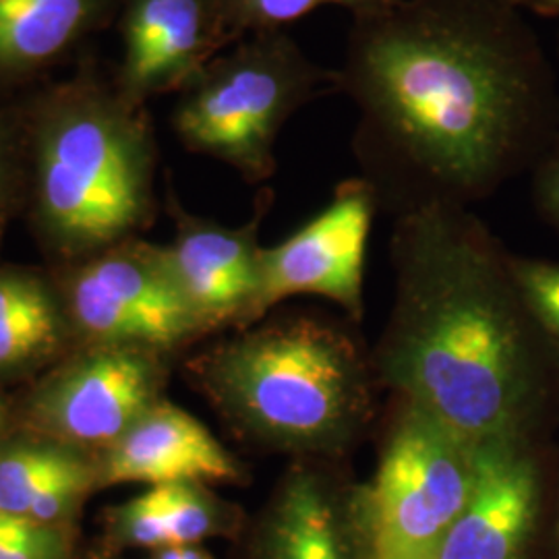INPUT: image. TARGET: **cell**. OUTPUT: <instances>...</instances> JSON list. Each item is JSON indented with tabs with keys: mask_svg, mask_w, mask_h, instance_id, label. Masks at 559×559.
<instances>
[{
	"mask_svg": "<svg viewBox=\"0 0 559 559\" xmlns=\"http://www.w3.org/2000/svg\"><path fill=\"white\" fill-rule=\"evenodd\" d=\"M59 336L57 305L41 282L0 272V371L50 355Z\"/></svg>",
	"mask_w": 559,
	"mask_h": 559,
	"instance_id": "16",
	"label": "cell"
},
{
	"mask_svg": "<svg viewBox=\"0 0 559 559\" xmlns=\"http://www.w3.org/2000/svg\"><path fill=\"white\" fill-rule=\"evenodd\" d=\"M75 480H94L78 454L48 443L17 445L0 456V512L27 519L41 498Z\"/></svg>",
	"mask_w": 559,
	"mask_h": 559,
	"instance_id": "17",
	"label": "cell"
},
{
	"mask_svg": "<svg viewBox=\"0 0 559 559\" xmlns=\"http://www.w3.org/2000/svg\"><path fill=\"white\" fill-rule=\"evenodd\" d=\"M520 299L547 336L559 348V265L545 261H520L512 265Z\"/></svg>",
	"mask_w": 559,
	"mask_h": 559,
	"instance_id": "20",
	"label": "cell"
},
{
	"mask_svg": "<svg viewBox=\"0 0 559 559\" xmlns=\"http://www.w3.org/2000/svg\"><path fill=\"white\" fill-rule=\"evenodd\" d=\"M115 537L133 547L158 551L173 547L162 487H150L145 493L127 501L112 512Z\"/></svg>",
	"mask_w": 559,
	"mask_h": 559,
	"instance_id": "19",
	"label": "cell"
},
{
	"mask_svg": "<svg viewBox=\"0 0 559 559\" xmlns=\"http://www.w3.org/2000/svg\"><path fill=\"white\" fill-rule=\"evenodd\" d=\"M540 195L549 212L559 221V156L551 162L540 180Z\"/></svg>",
	"mask_w": 559,
	"mask_h": 559,
	"instance_id": "23",
	"label": "cell"
},
{
	"mask_svg": "<svg viewBox=\"0 0 559 559\" xmlns=\"http://www.w3.org/2000/svg\"><path fill=\"white\" fill-rule=\"evenodd\" d=\"M173 545H200L233 528L235 510L224 506L201 483L162 485Z\"/></svg>",
	"mask_w": 559,
	"mask_h": 559,
	"instance_id": "18",
	"label": "cell"
},
{
	"mask_svg": "<svg viewBox=\"0 0 559 559\" xmlns=\"http://www.w3.org/2000/svg\"><path fill=\"white\" fill-rule=\"evenodd\" d=\"M260 253L253 228L230 230L200 222L158 249L162 265L201 328L247 320L260 288Z\"/></svg>",
	"mask_w": 559,
	"mask_h": 559,
	"instance_id": "13",
	"label": "cell"
},
{
	"mask_svg": "<svg viewBox=\"0 0 559 559\" xmlns=\"http://www.w3.org/2000/svg\"><path fill=\"white\" fill-rule=\"evenodd\" d=\"M200 373L228 419L284 452H338L369 417L359 348L320 320L276 321L230 340L203 359Z\"/></svg>",
	"mask_w": 559,
	"mask_h": 559,
	"instance_id": "3",
	"label": "cell"
},
{
	"mask_svg": "<svg viewBox=\"0 0 559 559\" xmlns=\"http://www.w3.org/2000/svg\"><path fill=\"white\" fill-rule=\"evenodd\" d=\"M537 2H543V4H547V7L559 9V0H537Z\"/></svg>",
	"mask_w": 559,
	"mask_h": 559,
	"instance_id": "25",
	"label": "cell"
},
{
	"mask_svg": "<svg viewBox=\"0 0 559 559\" xmlns=\"http://www.w3.org/2000/svg\"><path fill=\"white\" fill-rule=\"evenodd\" d=\"M67 554L59 526L0 512V559H64Z\"/></svg>",
	"mask_w": 559,
	"mask_h": 559,
	"instance_id": "21",
	"label": "cell"
},
{
	"mask_svg": "<svg viewBox=\"0 0 559 559\" xmlns=\"http://www.w3.org/2000/svg\"><path fill=\"white\" fill-rule=\"evenodd\" d=\"M71 309L81 330L108 346L170 348L201 330L162 265L158 247L90 263L73 282Z\"/></svg>",
	"mask_w": 559,
	"mask_h": 559,
	"instance_id": "8",
	"label": "cell"
},
{
	"mask_svg": "<svg viewBox=\"0 0 559 559\" xmlns=\"http://www.w3.org/2000/svg\"><path fill=\"white\" fill-rule=\"evenodd\" d=\"M214 32L205 0H131L124 80L135 92L164 90L187 78Z\"/></svg>",
	"mask_w": 559,
	"mask_h": 559,
	"instance_id": "14",
	"label": "cell"
},
{
	"mask_svg": "<svg viewBox=\"0 0 559 559\" xmlns=\"http://www.w3.org/2000/svg\"><path fill=\"white\" fill-rule=\"evenodd\" d=\"M394 258L381 378L468 440L522 433L533 365L483 228L448 200L423 201L400 222Z\"/></svg>",
	"mask_w": 559,
	"mask_h": 559,
	"instance_id": "2",
	"label": "cell"
},
{
	"mask_svg": "<svg viewBox=\"0 0 559 559\" xmlns=\"http://www.w3.org/2000/svg\"><path fill=\"white\" fill-rule=\"evenodd\" d=\"M152 152L145 127L98 92L55 102L38 135V195L52 237L73 249L122 239L145 216Z\"/></svg>",
	"mask_w": 559,
	"mask_h": 559,
	"instance_id": "4",
	"label": "cell"
},
{
	"mask_svg": "<svg viewBox=\"0 0 559 559\" xmlns=\"http://www.w3.org/2000/svg\"><path fill=\"white\" fill-rule=\"evenodd\" d=\"M152 559H214L200 545H173L154 551Z\"/></svg>",
	"mask_w": 559,
	"mask_h": 559,
	"instance_id": "24",
	"label": "cell"
},
{
	"mask_svg": "<svg viewBox=\"0 0 559 559\" xmlns=\"http://www.w3.org/2000/svg\"><path fill=\"white\" fill-rule=\"evenodd\" d=\"M558 539H559V531H558Z\"/></svg>",
	"mask_w": 559,
	"mask_h": 559,
	"instance_id": "27",
	"label": "cell"
},
{
	"mask_svg": "<svg viewBox=\"0 0 559 559\" xmlns=\"http://www.w3.org/2000/svg\"><path fill=\"white\" fill-rule=\"evenodd\" d=\"M253 549V559H367L357 487L297 464L270 501Z\"/></svg>",
	"mask_w": 559,
	"mask_h": 559,
	"instance_id": "11",
	"label": "cell"
},
{
	"mask_svg": "<svg viewBox=\"0 0 559 559\" xmlns=\"http://www.w3.org/2000/svg\"><path fill=\"white\" fill-rule=\"evenodd\" d=\"M475 471L477 441L402 402L373 479L357 485L367 559H440Z\"/></svg>",
	"mask_w": 559,
	"mask_h": 559,
	"instance_id": "5",
	"label": "cell"
},
{
	"mask_svg": "<svg viewBox=\"0 0 559 559\" xmlns=\"http://www.w3.org/2000/svg\"><path fill=\"white\" fill-rule=\"evenodd\" d=\"M318 83V71L282 36L261 38L218 62L177 110L187 145L265 175L272 147L288 119Z\"/></svg>",
	"mask_w": 559,
	"mask_h": 559,
	"instance_id": "6",
	"label": "cell"
},
{
	"mask_svg": "<svg viewBox=\"0 0 559 559\" xmlns=\"http://www.w3.org/2000/svg\"><path fill=\"white\" fill-rule=\"evenodd\" d=\"M239 464L205 425L170 402H156L104 460L102 480L108 485L235 480Z\"/></svg>",
	"mask_w": 559,
	"mask_h": 559,
	"instance_id": "12",
	"label": "cell"
},
{
	"mask_svg": "<svg viewBox=\"0 0 559 559\" xmlns=\"http://www.w3.org/2000/svg\"><path fill=\"white\" fill-rule=\"evenodd\" d=\"M539 508V466L522 433L477 441L473 491L440 559L526 558Z\"/></svg>",
	"mask_w": 559,
	"mask_h": 559,
	"instance_id": "10",
	"label": "cell"
},
{
	"mask_svg": "<svg viewBox=\"0 0 559 559\" xmlns=\"http://www.w3.org/2000/svg\"><path fill=\"white\" fill-rule=\"evenodd\" d=\"M344 83L360 133L450 193L487 185L533 115V75L485 0H388L355 13Z\"/></svg>",
	"mask_w": 559,
	"mask_h": 559,
	"instance_id": "1",
	"label": "cell"
},
{
	"mask_svg": "<svg viewBox=\"0 0 559 559\" xmlns=\"http://www.w3.org/2000/svg\"><path fill=\"white\" fill-rule=\"evenodd\" d=\"M143 350L110 346L75 362L41 390L36 419L69 443H117L158 402L160 371Z\"/></svg>",
	"mask_w": 559,
	"mask_h": 559,
	"instance_id": "9",
	"label": "cell"
},
{
	"mask_svg": "<svg viewBox=\"0 0 559 559\" xmlns=\"http://www.w3.org/2000/svg\"><path fill=\"white\" fill-rule=\"evenodd\" d=\"M94 0H0V67L52 59L92 17Z\"/></svg>",
	"mask_w": 559,
	"mask_h": 559,
	"instance_id": "15",
	"label": "cell"
},
{
	"mask_svg": "<svg viewBox=\"0 0 559 559\" xmlns=\"http://www.w3.org/2000/svg\"><path fill=\"white\" fill-rule=\"evenodd\" d=\"M2 419H4V411H2V406H0V425H2Z\"/></svg>",
	"mask_w": 559,
	"mask_h": 559,
	"instance_id": "26",
	"label": "cell"
},
{
	"mask_svg": "<svg viewBox=\"0 0 559 559\" xmlns=\"http://www.w3.org/2000/svg\"><path fill=\"white\" fill-rule=\"evenodd\" d=\"M228 11L245 25L272 27L286 21L299 20L323 4L348 7L355 13L371 11L388 0H226Z\"/></svg>",
	"mask_w": 559,
	"mask_h": 559,
	"instance_id": "22",
	"label": "cell"
},
{
	"mask_svg": "<svg viewBox=\"0 0 559 559\" xmlns=\"http://www.w3.org/2000/svg\"><path fill=\"white\" fill-rule=\"evenodd\" d=\"M371 218V189L353 180L293 237L261 249L260 288L245 321L258 320L293 295L328 297L359 316Z\"/></svg>",
	"mask_w": 559,
	"mask_h": 559,
	"instance_id": "7",
	"label": "cell"
}]
</instances>
